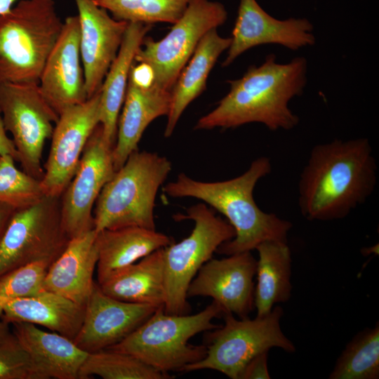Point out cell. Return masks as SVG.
Instances as JSON below:
<instances>
[{
    "instance_id": "obj_2",
    "label": "cell",
    "mask_w": 379,
    "mask_h": 379,
    "mask_svg": "<svg viewBox=\"0 0 379 379\" xmlns=\"http://www.w3.org/2000/svg\"><path fill=\"white\" fill-rule=\"evenodd\" d=\"M307 69L303 57L281 64L274 54L268 55L260 65H252L242 77L229 81L227 94L194 128H231L249 123L262 124L274 131L294 128L300 120L288 104L303 93Z\"/></svg>"
},
{
    "instance_id": "obj_29",
    "label": "cell",
    "mask_w": 379,
    "mask_h": 379,
    "mask_svg": "<svg viewBox=\"0 0 379 379\" xmlns=\"http://www.w3.org/2000/svg\"><path fill=\"white\" fill-rule=\"evenodd\" d=\"M99 376L103 379H168L160 372L135 357L109 349L88 353L79 372V379Z\"/></svg>"
},
{
    "instance_id": "obj_19",
    "label": "cell",
    "mask_w": 379,
    "mask_h": 379,
    "mask_svg": "<svg viewBox=\"0 0 379 379\" xmlns=\"http://www.w3.org/2000/svg\"><path fill=\"white\" fill-rule=\"evenodd\" d=\"M93 229L70 239L62 253L49 265L43 288L86 305L93 290L98 255Z\"/></svg>"
},
{
    "instance_id": "obj_11",
    "label": "cell",
    "mask_w": 379,
    "mask_h": 379,
    "mask_svg": "<svg viewBox=\"0 0 379 379\" xmlns=\"http://www.w3.org/2000/svg\"><path fill=\"white\" fill-rule=\"evenodd\" d=\"M0 111L12 135L22 171L41 180L45 141L51 138L58 114L43 97L39 83L0 84Z\"/></svg>"
},
{
    "instance_id": "obj_8",
    "label": "cell",
    "mask_w": 379,
    "mask_h": 379,
    "mask_svg": "<svg viewBox=\"0 0 379 379\" xmlns=\"http://www.w3.org/2000/svg\"><path fill=\"white\" fill-rule=\"evenodd\" d=\"M282 308L277 305L262 317L237 319L230 312L223 314L225 324L209 332L205 357L185 366L181 371L211 369L232 379L239 376L248 362L258 354L279 347L293 352V343L284 334L280 325Z\"/></svg>"
},
{
    "instance_id": "obj_1",
    "label": "cell",
    "mask_w": 379,
    "mask_h": 379,
    "mask_svg": "<svg viewBox=\"0 0 379 379\" xmlns=\"http://www.w3.org/2000/svg\"><path fill=\"white\" fill-rule=\"evenodd\" d=\"M376 182V161L367 138L318 144L300 175V211L310 221L343 219L365 203Z\"/></svg>"
},
{
    "instance_id": "obj_4",
    "label": "cell",
    "mask_w": 379,
    "mask_h": 379,
    "mask_svg": "<svg viewBox=\"0 0 379 379\" xmlns=\"http://www.w3.org/2000/svg\"><path fill=\"white\" fill-rule=\"evenodd\" d=\"M172 168L155 152H133L105 185L94 206V230L137 226L155 229L154 208L159 189Z\"/></svg>"
},
{
    "instance_id": "obj_12",
    "label": "cell",
    "mask_w": 379,
    "mask_h": 379,
    "mask_svg": "<svg viewBox=\"0 0 379 379\" xmlns=\"http://www.w3.org/2000/svg\"><path fill=\"white\" fill-rule=\"evenodd\" d=\"M113 148L100 124L86 142L74 177L60 197L62 224L69 239L94 229L93 207L115 172Z\"/></svg>"
},
{
    "instance_id": "obj_15",
    "label": "cell",
    "mask_w": 379,
    "mask_h": 379,
    "mask_svg": "<svg viewBox=\"0 0 379 379\" xmlns=\"http://www.w3.org/2000/svg\"><path fill=\"white\" fill-rule=\"evenodd\" d=\"M81 65L79 18L69 16L63 22L39 80L43 97L58 116L66 108L88 99Z\"/></svg>"
},
{
    "instance_id": "obj_23",
    "label": "cell",
    "mask_w": 379,
    "mask_h": 379,
    "mask_svg": "<svg viewBox=\"0 0 379 379\" xmlns=\"http://www.w3.org/2000/svg\"><path fill=\"white\" fill-rule=\"evenodd\" d=\"M84 312V305L43 290L6 302L1 318L9 324L27 322L42 326L73 340L82 325Z\"/></svg>"
},
{
    "instance_id": "obj_25",
    "label": "cell",
    "mask_w": 379,
    "mask_h": 379,
    "mask_svg": "<svg viewBox=\"0 0 379 379\" xmlns=\"http://www.w3.org/2000/svg\"><path fill=\"white\" fill-rule=\"evenodd\" d=\"M230 43L231 37L220 36L217 29L208 31L200 40L171 90V108L164 131L166 138L173 134L186 107L206 88L211 70Z\"/></svg>"
},
{
    "instance_id": "obj_35",
    "label": "cell",
    "mask_w": 379,
    "mask_h": 379,
    "mask_svg": "<svg viewBox=\"0 0 379 379\" xmlns=\"http://www.w3.org/2000/svg\"><path fill=\"white\" fill-rule=\"evenodd\" d=\"M154 72L152 68L147 64L138 62L137 65H132L128 80L136 86L147 88L154 84Z\"/></svg>"
},
{
    "instance_id": "obj_5",
    "label": "cell",
    "mask_w": 379,
    "mask_h": 379,
    "mask_svg": "<svg viewBox=\"0 0 379 379\" xmlns=\"http://www.w3.org/2000/svg\"><path fill=\"white\" fill-rule=\"evenodd\" d=\"M223 314L214 300L195 314H167L161 305L127 337L107 349L130 354L164 373L181 371L206 354V345H190L189 340L219 327L212 321Z\"/></svg>"
},
{
    "instance_id": "obj_36",
    "label": "cell",
    "mask_w": 379,
    "mask_h": 379,
    "mask_svg": "<svg viewBox=\"0 0 379 379\" xmlns=\"http://www.w3.org/2000/svg\"><path fill=\"white\" fill-rule=\"evenodd\" d=\"M6 132L0 111V155H11L18 161V155L16 148L12 139L8 136Z\"/></svg>"
},
{
    "instance_id": "obj_20",
    "label": "cell",
    "mask_w": 379,
    "mask_h": 379,
    "mask_svg": "<svg viewBox=\"0 0 379 379\" xmlns=\"http://www.w3.org/2000/svg\"><path fill=\"white\" fill-rule=\"evenodd\" d=\"M12 333L28 353L42 379H78L88 352L74 341L35 324L13 322Z\"/></svg>"
},
{
    "instance_id": "obj_21",
    "label": "cell",
    "mask_w": 379,
    "mask_h": 379,
    "mask_svg": "<svg viewBox=\"0 0 379 379\" xmlns=\"http://www.w3.org/2000/svg\"><path fill=\"white\" fill-rule=\"evenodd\" d=\"M171 104V91L154 85L143 88L128 81L113 148L115 171L133 152L138 149V143L147 126L155 119L168 114Z\"/></svg>"
},
{
    "instance_id": "obj_37",
    "label": "cell",
    "mask_w": 379,
    "mask_h": 379,
    "mask_svg": "<svg viewBox=\"0 0 379 379\" xmlns=\"http://www.w3.org/2000/svg\"><path fill=\"white\" fill-rule=\"evenodd\" d=\"M16 208L0 202V243Z\"/></svg>"
},
{
    "instance_id": "obj_3",
    "label": "cell",
    "mask_w": 379,
    "mask_h": 379,
    "mask_svg": "<svg viewBox=\"0 0 379 379\" xmlns=\"http://www.w3.org/2000/svg\"><path fill=\"white\" fill-rule=\"evenodd\" d=\"M271 171L270 159L260 157L253 160L243 174L232 179L203 182L182 173L163 190L170 197L199 199L224 215L233 227L235 236L222 244L216 252L230 255L251 251L265 241L287 242L292 223L262 211L253 197L257 182Z\"/></svg>"
},
{
    "instance_id": "obj_34",
    "label": "cell",
    "mask_w": 379,
    "mask_h": 379,
    "mask_svg": "<svg viewBox=\"0 0 379 379\" xmlns=\"http://www.w3.org/2000/svg\"><path fill=\"white\" fill-rule=\"evenodd\" d=\"M267 353L268 351L263 352L250 360L244 368L239 379H270Z\"/></svg>"
},
{
    "instance_id": "obj_26",
    "label": "cell",
    "mask_w": 379,
    "mask_h": 379,
    "mask_svg": "<svg viewBox=\"0 0 379 379\" xmlns=\"http://www.w3.org/2000/svg\"><path fill=\"white\" fill-rule=\"evenodd\" d=\"M99 286L105 294L119 300L164 305L163 248L125 267Z\"/></svg>"
},
{
    "instance_id": "obj_9",
    "label": "cell",
    "mask_w": 379,
    "mask_h": 379,
    "mask_svg": "<svg viewBox=\"0 0 379 379\" xmlns=\"http://www.w3.org/2000/svg\"><path fill=\"white\" fill-rule=\"evenodd\" d=\"M69 240L62 224L60 197L44 195L16 209L0 243V276L34 262L51 265Z\"/></svg>"
},
{
    "instance_id": "obj_31",
    "label": "cell",
    "mask_w": 379,
    "mask_h": 379,
    "mask_svg": "<svg viewBox=\"0 0 379 379\" xmlns=\"http://www.w3.org/2000/svg\"><path fill=\"white\" fill-rule=\"evenodd\" d=\"M8 154L0 155V202L15 208L29 206L45 195L41 180L18 169Z\"/></svg>"
},
{
    "instance_id": "obj_27",
    "label": "cell",
    "mask_w": 379,
    "mask_h": 379,
    "mask_svg": "<svg viewBox=\"0 0 379 379\" xmlns=\"http://www.w3.org/2000/svg\"><path fill=\"white\" fill-rule=\"evenodd\" d=\"M254 291L257 317L270 312L277 303L287 302L291 295V252L287 242L265 241L259 244Z\"/></svg>"
},
{
    "instance_id": "obj_6",
    "label": "cell",
    "mask_w": 379,
    "mask_h": 379,
    "mask_svg": "<svg viewBox=\"0 0 379 379\" xmlns=\"http://www.w3.org/2000/svg\"><path fill=\"white\" fill-rule=\"evenodd\" d=\"M54 0H21L0 15V84L39 83L62 28Z\"/></svg>"
},
{
    "instance_id": "obj_22",
    "label": "cell",
    "mask_w": 379,
    "mask_h": 379,
    "mask_svg": "<svg viewBox=\"0 0 379 379\" xmlns=\"http://www.w3.org/2000/svg\"><path fill=\"white\" fill-rule=\"evenodd\" d=\"M173 242L171 237L156 230L137 226L97 232V283H103L125 267Z\"/></svg>"
},
{
    "instance_id": "obj_16",
    "label": "cell",
    "mask_w": 379,
    "mask_h": 379,
    "mask_svg": "<svg viewBox=\"0 0 379 379\" xmlns=\"http://www.w3.org/2000/svg\"><path fill=\"white\" fill-rule=\"evenodd\" d=\"M160 306L122 301L105 294L95 282L74 343L90 353L124 340Z\"/></svg>"
},
{
    "instance_id": "obj_18",
    "label": "cell",
    "mask_w": 379,
    "mask_h": 379,
    "mask_svg": "<svg viewBox=\"0 0 379 379\" xmlns=\"http://www.w3.org/2000/svg\"><path fill=\"white\" fill-rule=\"evenodd\" d=\"M74 1L79 13L80 54L89 98L100 89L128 22L112 18L93 0Z\"/></svg>"
},
{
    "instance_id": "obj_14",
    "label": "cell",
    "mask_w": 379,
    "mask_h": 379,
    "mask_svg": "<svg viewBox=\"0 0 379 379\" xmlns=\"http://www.w3.org/2000/svg\"><path fill=\"white\" fill-rule=\"evenodd\" d=\"M257 260L251 251L211 258L200 268L189 285L187 298L211 297L225 312L248 317L254 305L253 277Z\"/></svg>"
},
{
    "instance_id": "obj_33",
    "label": "cell",
    "mask_w": 379,
    "mask_h": 379,
    "mask_svg": "<svg viewBox=\"0 0 379 379\" xmlns=\"http://www.w3.org/2000/svg\"><path fill=\"white\" fill-rule=\"evenodd\" d=\"M0 379H42L13 333L0 344Z\"/></svg>"
},
{
    "instance_id": "obj_32",
    "label": "cell",
    "mask_w": 379,
    "mask_h": 379,
    "mask_svg": "<svg viewBox=\"0 0 379 379\" xmlns=\"http://www.w3.org/2000/svg\"><path fill=\"white\" fill-rule=\"evenodd\" d=\"M49 265L44 262H34L0 276V317L6 302L44 290L43 282Z\"/></svg>"
},
{
    "instance_id": "obj_10",
    "label": "cell",
    "mask_w": 379,
    "mask_h": 379,
    "mask_svg": "<svg viewBox=\"0 0 379 379\" xmlns=\"http://www.w3.org/2000/svg\"><path fill=\"white\" fill-rule=\"evenodd\" d=\"M227 18V11L220 2L190 0L165 37L157 41L145 37L134 60L152 68L154 86L171 91L202 37L224 24Z\"/></svg>"
},
{
    "instance_id": "obj_17",
    "label": "cell",
    "mask_w": 379,
    "mask_h": 379,
    "mask_svg": "<svg viewBox=\"0 0 379 379\" xmlns=\"http://www.w3.org/2000/svg\"><path fill=\"white\" fill-rule=\"evenodd\" d=\"M315 44L313 25L306 18L277 19L256 0H240L231 43L222 66L230 65L245 51L263 44H278L291 50Z\"/></svg>"
},
{
    "instance_id": "obj_28",
    "label": "cell",
    "mask_w": 379,
    "mask_h": 379,
    "mask_svg": "<svg viewBox=\"0 0 379 379\" xmlns=\"http://www.w3.org/2000/svg\"><path fill=\"white\" fill-rule=\"evenodd\" d=\"M330 379L379 378V326L366 328L347 345L330 373Z\"/></svg>"
},
{
    "instance_id": "obj_7",
    "label": "cell",
    "mask_w": 379,
    "mask_h": 379,
    "mask_svg": "<svg viewBox=\"0 0 379 379\" xmlns=\"http://www.w3.org/2000/svg\"><path fill=\"white\" fill-rule=\"evenodd\" d=\"M177 220H191V234L180 242L163 248L165 302L164 312L185 314L190 310L187 300L190 284L204 264L223 243L235 236L233 227L204 203L189 207L185 215L174 216Z\"/></svg>"
},
{
    "instance_id": "obj_13",
    "label": "cell",
    "mask_w": 379,
    "mask_h": 379,
    "mask_svg": "<svg viewBox=\"0 0 379 379\" xmlns=\"http://www.w3.org/2000/svg\"><path fill=\"white\" fill-rule=\"evenodd\" d=\"M100 123V89L58 117L41 183L45 195L60 197L78 168L86 142Z\"/></svg>"
},
{
    "instance_id": "obj_24",
    "label": "cell",
    "mask_w": 379,
    "mask_h": 379,
    "mask_svg": "<svg viewBox=\"0 0 379 379\" xmlns=\"http://www.w3.org/2000/svg\"><path fill=\"white\" fill-rule=\"evenodd\" d=\"M150 25L128 23L117 55L100 88V125L106 140L115 145L119 112L124 104L131 68Z\"/></svg>"
},
{
    "instance_id": "obj_38",
    "label": "cell",
    "mask_w": 379,
    "mask_h": 379,
    "mask_svg": "<svg viewBox=\"0 0 379 379\" xmlns=\"http://www.w3.org/2000/svg\"><path fill=\"white\" fill-rule=\"evenodd\" d=\"M12 334L9 324L3 321H0V344L5 341Z\"/></svg>"
},
{
    "instance_id": "obj_39",
    "label": "cell",
    "mask_w": 379,
    "mask_h": 379,
    "mask_svg": "<svg viewBox=\"0 0 379 379\" xmlns=\"http://www.w3.org/2000/svg\"><path fill=\"white\" fill-rule=\"evenodd\" d=\"M21 0H0V15L9 12L14 4Z\"/></svg>"
},
{
    "instance_id": "obj_30",
    "label": "cell",
    "mask_w": 379,
    "mask_h": 379,
    "mask_svg": "<svg viewBox=\"0 0 379 379\" xmlns=\"http://www.w3.org/2000/svg\"><path fill=\"white\" fill-rule=\"evenodd\" d=\"M190 0H93L118 20L150 25L174 24L185 12Z\"/></svg>"
}]
</instances>
